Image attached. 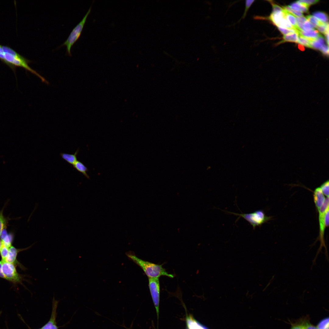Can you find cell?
Returning <instances> with one entry per match:
<instances>
[{"mask_svg": "<svg viewBox=\"0 0 329 329\" xmlns=\"http://www.w3.org/2000/svg\"><path fill=\"white\" fill-rule=\"evenodd\" d=\"M2 48L5 59V64L13 70H15L17 67L23 68L36 75L42 82L48 83L44 78L29 66L28 64L31 61L18 54L8 46H2Z\"/></svg>", "mask_w": 329, "mask_h": 329, "instance_id": "obj_1", "label": "cell"}, {"mask_svg": "<svg viewBox=\"0 0 329 329\" xmlns=\"http://www.w3.org/2000/svg\"><path fill=\"white\" fill-rule=\"evenodd\" d=\"M126 255L142 269L148 278H159L161 276H165L173 278L174 277L173 274L167 272L161 265L142 260L130 253H127Z\"/></svg>", "mask_w": 329, "mask_h": 329, "instance_id": "obj_2", "label": "cell"}, {"mask_svg": "<svg viewBox=\"0 0 329 329\" xmlns=\"http://www.w3.org/2000/svg\"><path fill=\"white\" fill-rule=\"evenodd\" d=\"M318 211L320 230L318 239L320 242V245L316 256L313 261L312 265L316 263V261L317 256L321 252L323 247L325 249V254L327 261H328V252L324 239V234L326 228L329 225V197L325 198L324 203Z\"/></svg>", "mask_w": 329, "mask_h": 329, "instance_id": "obj_3", "label": "cell"}, {"mask_svg": "<svg viewBox=\"0 0 329 329\" xmlns=\"http://www.w3.org/2000/svg\"><path fill=\"white\" fill-rule=\"evenodd\" d=\"M228 212L238 216L239 218H243L252 226L254 229L256 227L260 226L270 219V217L267 216L263 211L260 210L249 213L238 214Z\"/></svg>", "mask_w": 329, "mask_h": 329, "instance_id": "obj_4", "label": "cell"}, {"mask_svg": "<svg viewBox=\"0 0 329 329\" xmlns=\"http://www.w3.org/2000/svg\"><path fill=\"white\" fill-rule=\"evenodd\" d=\"M91 9V6L90 7L81 21L73 30L66 40L61 45V46H66V53L69 56L72 55L71 52V47L80 37Z\"/></svg>", "mask_w": 329, "mask_h": 329, "instance_id": "obj_5", "label": "cell"}, {"mask_svg": "<svg viewBox=\"0 0 329 329\" xmlns=\"http://www.w3.org/2000/svg\"><path fill=\"white\" fill-rule=\"evenodd\" d=\"M1 261L2 271L5 279L15 283L20 282L22 278L17 272L13 264Z\"/></svg>", "mask_w": 329, "mask_h": 329, "instance_id": "obj_6", "label": "cell"}, {"mask_svg": "<svg viewBox=\"0 0 329 329\" xmlns=\"http://www.w3.org/2000/svg\"><path fill=\"white\" fill-rule=\"evenodd\" d=\"M148 286L157 316L160 301V285L159 278H148Z\"/></svg>", "mask_w": 329, "mask_h": 329, "instance_id": "obj_7", "label": "cell"}, {"mask_svg": "<svg viewBox=\"0 0 329 329\" xmlns=\"http://www.w3.org/2000/svg\"><path fill=\"white\" fill-rule=\"evenodd\" d=\"M59 301L55 300L53 297L52 302V311L51 316L49 321L41 328V329H58L56 325V310Z\"/></svg>", "mask_w": 329, "mask_h": 329, "instance_id": "obj_8", "label": "cell"}, {"mask_svg": "<svg viewBox=\"0 0 329 329\" xmlns=\"http://www.w3.org/2000/svg\"><path fill=\"white\" fill-rule=\"evenodd\" d=\"M313 199L317 209L319 211L325 199L320 187L316 188L315 190L313 193Z\"/></svg>", "mask_w": 329, "mask_h": 329, "instance_id": "obj_9", "label": "cell"}, {"mask_svg": "<svg viewBox=\"0 0 329 329\" xmlns=\"http://www.w3.org/2000/svg\"><path fill=\"white\" fill-rule=\"evenodd\" d=\"M79 151V149H78L73 154L61 153L60 154V155L63 159L69 164L73 165L77 161V155Z\"/></svg>", "mask_w": 329, "mask_h": 329, "instance_id": "obj_10", "label": "cell"}, {"mask_svg": "<svg viewBox=\"0 0 329 329\" xmlns=\"http://www.w3.org/2000/svg\"><path fill=\"white\" fill-rule=\"evenodd\" d=\"M285 16L283 12H272L269 17V19L275 25L279 27V23L281 19Z\"/></svg>", "mask_w": 329, "mask_h": 329, "instance_id": "obj_11", "label": "cell"}, {"mask_svg": "<svg viewBox=\"0 0 329 329\" xmlns=\"http://www.w3.org/2000/svg\"><path fill=\"white\" fill-rule=\"evenodd\" d=\"M299 33L306 38L309 41L315 40L320 35L317 30L314 29L306 32L299 30Z\"/></svg>", "mask_w": 329, "mask_h": 329, "instance_id": "obj_12", "label": "cell"}, {"mask_svg": "<svg viewBox=\"0 0 329 329\" xmlns=\"http://www.w3.org/2000/svg\"><path fill=\"white\" fill-rule=\"evenodd\" d=\"M18 250L14 247L11 246L9 248L8 256L4 261L13 264L16 260Z\"/></svg>", "mask_w": 329, "mask_h": 329, "instance_id": "obj_13", "label": "cell"}, {"mask_svg": "<svg viewBox=\"0 0 329 329\" xmlns=\"http://www.w3.org/2000/svg\"><path fill=\"white\" fill-rule=\"evenodd\" d=\"M73 166L77 171L82 173L87 178L90 179V177L87 174L88 169L81 162L77 161L73 165Z\"/></svg>", "mask_w": 329, "mask_h": 329, "instance_id": "obj_14", "label": "cell"}, {"mask_svg": "<svg viewBox=\"0 0 329 329\" xmlns=\"http://www.w3.org/2000/svg\"><path fill=\"white\" fill-rule=\"evenodd\" d=\"M305 329H319L316 326L312 324L310 322L309 317H305L298 320V321Z\"/></svg>", "mask_w": 329, "mask_h": 329, "instance_id": "obj_15", "label": "cell"}, {"mask_svg": "<svg viewBox=\"0 0 329 329\" xmlns=\"http://www.w3.org/2000/svg\"><path fill=\"white\" fill-rule=\"evenodd\" d=\"M283 12L286 19H287V20L291 24L294 28L298 30L295 17L284 9Z\"/></svg>", "mask_w": 329, "mask_h": 329, "instance_id": "obj_16", "label": "cell"}, {"mask_svg": "<svg viewBox=\"0 0 329 329\" xmlns=\"http://www.w3.org/2000/svg\"><path fill=\"white\" fill-rule=\"evenodd\" d=\"M313 15L322 23L325 24L328 23V16L325 12H317L313 13Z\"/></svg>", "mask_w": 329, "mask_h": 329, "instance_id": "obj_17", "label": "cell"}, {"mask_svg": "<svg viewBox=\"0 0 329 329\" xmlns=\"http://www.w3.org/2000/svg\"><path fill=\"white\" fill-rule=\"evenodd\" d=\"M13 239V235L12 233L8 234L4 239L1 241L2 245L9 248L11 246Z\"/></svg>", "mask_w": 329, "mask_h": 329, "instance_id": "obj_18", "label": "cell"}, {"mask_svg": "<svg viewBox=\"0 0 329 329\" xmlns=\"http://www.w3.org/2000/svg\"><path fill=\"white\" fill-rule=\"evenodd\" d=\"M298 34L295 33L284 35L283 37L284 41L293 42L297 43Z\"/></svg>", "mask_w": 329, "mask_h": 329, "instance_id": "obj_19", "label": "cell"}, {"mask_svg": "<svg viewBox=\"0 0 329 329\" xmlns=\"http://www.w3.org/2000/svg\"><path fill=\"white\" fill-rule=\"evenodd\" d=\"M297 43L306 47L311 48L310 41L300 34H298Z\"/></svg>", "mask_w": 329, "mask_h": 329, "instance_id": "obj_20", "label": "cell"}, {"mask_svg": "<svg viewBox=\"0 0 329 329\" xmlns=\"http://www.w3.org/2000/svg\"><path fill=\"white\" fill-rule=\"evenodd\" d=\"M307 20L310 22L316 28L318 26L322 25L324 23L315 17L310 15H309L306 16Z\"/></svg>", "mask_w": 329, "mask_h": 329, "instance_id": "obj_21", "label": "cell"}, {"mask_svg": "<svg viewBox=\"0 0 329 329\" xmlns=\"http://www.w3.org/2000/svg\"><path fill=\"white\" fill-rule=\"evenodd\" d=\"M3 210L0 211V235L2 231L6 228L7 224V220L4 216L3 214Z\"/></svg>", "mask_w": 329, "mask_h": 329, "instance_id": "obj_22", "label": "cell"}, {"mask_svg": "<svg viewBox=\"0 0 329 329\" xmlns=\"http://www.w3.org/2000/svg\"><path fill=\"white\" fill-rule=\"evenodd\" d=\"M319 329H329V318H325L318 324L316 326Z\"/></svg>", "mask_w": 329, "mask_h": 329, "instance_id": "obj_23", "label": "cell"}, {"mask_svg": "<svg viewBox=\"0 0 329 329\" xmlns=\"http://www.w3.org/2000/svg\"><path fill=\"white\" fill-rule=\"evenodd\" d=\"M278 27L284 28H287L289 29H295L293 27L287 20L285 16L282 18L280 21L279 23V26Z\"/></svg>", "mask_w": 329, "mask_h": 329, "instance_id": "obj_24", "label": "cell"}, {"mask_svg": "<svg viewBox=\"0 0 329 329\" xmlns=\"http://www.w3.org/2000/svg\"><path fill=\"white\" fill-rule=\"evenodd\" d=\"M319 2L318 0H302L296 1V2L309 8L311 5L315 4Z\"/></svg>", "mask_w": 329, "mask_h": 329, "instance_id": "obj_25", "label": "cell"}, {"mask_svg": "<svg viewBox=\"0 0 329 329\" xmlns=\"http://www.w3.org/2000/svg\"><path fill=\"white\" fill-rule=\"evenodd\" d=\"M324 195L329 197V181H327L323 183L320 187Z\"/></svg>", "mask_w": 329, "mask_h": 329, "instance_id": "obj_26", "label": "cell"}, {"mask_svg": "<svg viewBox=\"0 0 329 329\" xmlns=\"http://www.w3.org/2000/svg\"><path fill=\"white\" fill-rule=\"evenodd\" d=\"M283 7L284 9H285L287 12L289 13H291L296 17H301L303 16V14L301 12L292 9L289 6H283Z\"/></svg>", "mask_w": 329, "mask_h": 329, "instance_id": "obj_27", "label": "cell"}, {"mask_svg": "<svg viewBox=\"0 0 329 329\" xmlns=\"http://www.w3.org/2000/svg\"><path fill=\"white\" fill-rule=\"evenodd\" d=\"M9 248L2 246L1 249V255L2 261H5L8 254Z\"/></svg>", "mask_w": 329, "mask_h": 329, "instance_id": "obj_28", "label": "cell"}, {"mask_svg": "<svg viewBox=\"0 0 329 329\" xmlns=\"http://www.w3.org/2000/svg\"><path fill=\"white\" fill-rule=\"evenodd\" d=\"M289 6L295 7L299 9L302 12L308 13V8L296 2H294L291 4Z\"/></svg>", "mask_w": 329, "mask_h": 329, "instance_id": "obj_29", "label": "cell"}, {"mask_svg": "<svg viewBox=\"0 0 329 329\" xmlns=\"http://www.w3.org/2000/svg\"><path fill=\"white\" fill-rule=\"evenodd\" d=\"M316 28L320 32L325 34L329 32L328 23L318 26Z\"/></svg>", "mask_w": 329, "mask_h": 329, "instance_id": "obj_30", "label": "cell"}, {"mask_svg": "<svg viewBox=\"0 0 329 329\" xmlns=\"http://www.w3.org/2000/svg\"><path fill=\"white\" fill-rule=\"evenodd\" d=\"M310 41L311 48H313L320 50L322 46L324 45L321 44L316 39L315 40Z\"/></svg>", "mask_w": 329, "mask_h": 329, "instance_id": "obj_31", "label": "cell"}, {"mask_svg": "<svg viewBox=\"0 0 329 329\" xmlns=\"http://www.w3.org/2000/svg\"><path fill=\"white\" fill-rule=\"evenodd\" d=\"M254 1H255L254 0H246L245 1V2H245L246 8H245V9L244 13L243 16H242V17H243V18H244L245 17V16H246L247 12V11L249 9V8L250 7V6L252 5V4L253 3V2H254Z\"/></svg>", "mask_w": 329, "mask_h": 329, "instance_id": "obj_32", "label": "cell"}, {"mask_svg": "<svg viewBox=\"0 0 329 329\" xmlns=\"http://www.w3.org/2000/svg\"><path fill=\"white\" fill-rule=\"evenodd\" d=\"M271 2L273 6V10L272 12H276L280 11L283 12L284 9L281 8L278 5L273 3V2Z\"/></svg>", "mask_w": 329, "mask_h": 329, "instance_id": "obj_33", "label": "cell"}, {"mask_svg": "<svg viewBox=\"0 0 329 329\" xmlns=\"http://www.w3.org/2000/svg\"><path fill=\"white\" fill-rule=\"evenodd\" d=\"M290 329H305V328L298 321L291 324Z\"/></svg>", "mask_w": 329, "mask_h": 329, "instance_id": "obj_34", "label": "cell"}, {"mask_svg": "<svg viewBox=\"0 0 329 329\" xmlns=\"http://www.w3.org/2000/svg\"><path fill=\"white\" fill-rule=\"evenodd\" d=\"M320 50L323 54L326 55H328L329 48L328 46L325 44L322 47Z\"/></svg>", "mask_w": 329, "mask_h": 329, "instance_id": "obj_35", "label": "cell"}, {"mask_svg": "<svg viewBox=\"0 0 329 329\" xmlns=\"http://www.w3.org/2000/svg\"><path fill=\"white\" fill-rule=\"evenodd\" d=\"M0 60L4 63H5V59L4 53L2 49V46L0 44Z\"/></svg>", "mask_w": 329, "mask_h": 329, "instance_id": "obj_36", "label": "cell"}, {"mask_svg": "<svg viewBox=\"0 0 329 329\" xmlns=\"http://www.w3.org/2000/svg\"><path fill=\"white\" fill-rule=\"evenodd\" d=\"M8 233L6 228H4L2 231L0 235V239L1 241L3 240L5 237L8 234Z\"/></svg>", "mask_w": 329, "mask_h": 329, "instance_id": "obj_37", "label": "cell"}, {"mask_svg": "<svg viewBox=\"0 0 329 329\" xmlns=\"http://www.w3.org/2000/svg\"><path fill=\"white\" fill-rule=\"evenodd\" d=\"M316 40L322 44H324L325 40L324 37L321 35H319Z\"/></svg>", "mask_w": 329, "mask_h": 329, "instance_id": "obj_38", "label": "cell"}, {"mask_svg": "<svg viewBox=\"0 0 329 329\" xmlns=\"http://www.w3.org/2000/svg\"><path fill=\"white\" fill-rule=\"evenodd\" d=\"M2 261H0V277L2 278H5V277L2 272Z\"/></svg>", "mask_w": 329, "mask_h": 329, "instance_id": "obj_39", "label": "cell"}, {"mask_svg": "<svg viewBox=\"0 0 329 329\" xmlns=\"http://www.w3.org/2000/svg\"><path fill=\"white\" fill-rule=\"evenodd\" d=\"M328 32H327L326 33H325V35L326 37V40H327V43L328 44H329V34H328Z\"/></svg>", "mask_w": 329, "mask_h": 329, "instance_id": "obj_40", "label": "cell"}, {"mask_svg": "<svg viewBox=\"0 0 329 329\" xmlns=\"http://www.w3.org/2000/svg\"><path fill=\"white\" fill-rule=\"evenodd\" d=\"M298 47L302 51H303L305 50L304 47L302 45L298 44Z\"/></svg>", "mask_w": 329, "mask_h": 329, "instance_id": "obj_41", "label": "cell"}, {"mask_svg": "<svg viewBox=\"0 0 329 329\" xmlns=\"http://www.w3.org/2000/svg\"><path fill=\"white\" fill-rule=\"evenodd\" d=\"M1 247H2V243H1V240H0V251H1Z\"/></svg>", "mask_w": 329, "mask_h": 329, "instance_id": "obj_42", "label": "cell"}, {"mask_svg": "<svg viewBox=\"0 0 329 329\" xmlns=\"http://www.w3.org/2000/svg\"></svg>", "mask_w": 329, "mask_h": 329, "instance_id": "obj_43", "label": "cell"}]
</instances>
